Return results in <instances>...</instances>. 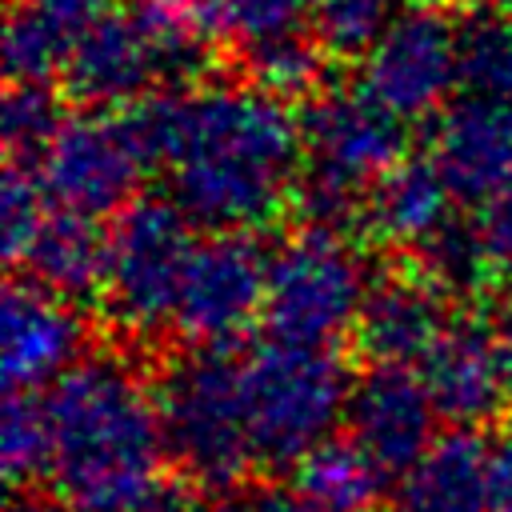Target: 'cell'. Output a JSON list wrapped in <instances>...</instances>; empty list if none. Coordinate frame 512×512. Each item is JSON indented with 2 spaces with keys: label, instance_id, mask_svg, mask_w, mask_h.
Instances as JSON below:
<instances>
[{
  "label": "cell",
  "instance_id": "obj_9",
  "mask_svg": "<svg viewBox=\"0 0 512 512\" xmlns=\"http://www.w3.org/2000/svg\"><path fill=\"white\" fill-rule=\"evenodd\" d=\"M456 84L460 40L456 24H448L440 12H396V20L360 56V92L404 124L440 116Z\"/></svg>",
  "mask_w": 512,
  "mask_h": 512
},
{
  "label": "cell",
  "instance_id": "obj_19",
  "mask_svg": "<svg viewBox=\"0 0 512 512\" xmlns=\"http://www.w3.org/2000/svg\"><path fill=\"white\" fill-rule=\"evenodd\" d=\"M452 200L456 196L432 160H404L368 192L360 224L380 244L424 248L452 220Z\"/></svg>",
  "mask_w": 512,
  "mask_h": 512
},
{
  "label": "cell",
  "instance_id": "obj_24",
  "mask_svg": "<svg viewBox=\"0 0 512 512\" xmlns=\"http://www.w3.org/2000/svg\"><path fill=\"white\" fill-rule=\"evenodd\" d=\"M52 456V432H48V408L32 392H8L4 416H0V464L4 476L20 488L36 476H48Z\"/></svg>",
  "mask_w": 512,
  "mask_h": 512
},
{
  "label": "cell",
  "instance_id": "obj_20",
  "mask_svg": "<svg viewBox=\"0 0 512 512\" xmlns=\"http://www.w3.org/2000/svg\"><path fill=\"white\" fill-rule=\"evenodd\" d=\"M24 268H28L32 284H40V288H48V292H56L64 300H80V296L104 292V280H108V236H104L100 220L52 208L48 224L40 228L36 244L24 256Z\"/></svg>",
  "mask_w": 512,
  "mask_h": 512
},
{
  "label": "cell",
  "instance_id": "obj_35",
  "mask_svg": "<svg viewBox=\"0 0 512 512\" xmlns=\"http://www.w3.org/2000/svg\"><path fill=\"white\" fill-rule=\"evenodd\" d=\"M412 8H424V12H436L440 4H452V0H408Z\"/></svg>",
  "mask_w": 512,
  "mask_h": 512
},
{
  "label": "cell",
  "instance_id": "obj_31",
  "mask_svg": "<svg viewBox=\"0 0 512 512\" xmlns=\"http://www.w3.org/2000/svg\"><path fill=\"white\" fill-rule=\"evenodd\" d=\"M476 232H480V244L488 252L492 276L496 280H512V180L480 204Z\"/></svg>",
  "mask_w": 512,
  "mask_h": 512
},
{
  "label": "cell",
  "instance_id": "obj_25",
  "mask_svg": "<svg viewBox=\"0 0 512 512\" xmlns=\"http://www.w3.org/2000/svg\"><path fill=\"white\" fill-rule=\"evenodd\" d=\"M420 272L428 280H436L448 296H468V292H480L484 284L496 280L476 224H460V220H448L420 248Z\"/></svg>",
  "mask_w": 512,
  "mask_h": 512
},
{
  "label": "cell",
  "instance_id": "obj_6",
  "mask_svg": "<svg viewBox=\"0 0 512 512\" xmlns=\"http://www.w3.org/2000/svg\"><path fill=\"white\" fill-rule=\"evenodd\" d=\"M368 288V268L344 232L304 228L268 256L264 320L276 340L332 348L356 332Z\"/></svg>",
  "mask_w": 512,
  "mask_h": 512
},
{
  "label": "cell",
  "instance_id": "obj_1",
  "mask_svg": "<svg viewBox=\"0 0 512 512\" xmlns=\"http://www.w3.org/2000/svg\"><path fill=\"white\" fill-rule=\"evenodd\" d=\"M172 204L216 232H252L280 216L304 172V132L284 100L256 84H200L132 108Z\"/></svg>",
  "mask_w": 512,
  "mask_h": 512
},
{
  "label": "cell",
  "instance_id": "obj_28",
  "mask_svg": "<svg viewBox=\"0 0 512 512\" xmlns=\"http://www.w3.org/2000/svg\"><path fill=\"white\" fill-rule=\"evenodd\" d=\"M392 4L396 0H308V12L316 24V40L328 52L364 56L376 36L396 20Z\"/></svg>",
  "mask_w": 512,
  "mask_h": 512
},
{
  "label": "cell",
  "instance_id": "obj_15",
  "mask_svg": "<svg viewBox=\"0 0 512 512\" xmlns=\"http://www.w3.org/2000/svg\"><path fill=\"white\" fill-rule=\"evenodd\" d=\"M428 160L456 200L484 204L512 180V108L464 92L436 116Z\"/></svg>",
  "mask_w": 512,
  "mask_h": 512
},
{
  "label": "cell",
  "instance_id": "obj_11",
  "mask_svg": "<svg viewBox=\"0 0 512 512\" xmlns=\"http://www.w3.org/2000/svg\"><path fill=\"white\" fill-rule=\"evenodd\" d=\"M172 52L140 12L104 20L64 64V84L92 112H128L156 84H172Z\"/></svg>",
  "mask_w": 512,
  "mask_h": 512
},
{
  "label": "cell",
  "instance_id": "obj_7",
  "mask_svg": "<svg viewBox=\"0 0 512 512\" xmlns=\"http://www.w3.org/2000/svg\"><path fill=\"white\" fill-rule=\"evenodd\" d=\"M192 220L172 200H136L108 232V316L132 336L176 328V304L196 252Z\"/></svg>",
  "mask_w": 512,
  "mask_h": 512
},
{
  "label": "cell",
  "instance_id": "obj_29",
  "mask_svg": "<svg viewBox=\"0 0 512 512\" xmlns=\"http://www.w3.org/2000/svg\"><path fill=\"white\" fill-rule=\"evenodd\" d=\"M308 0H224V36L240 40L244 52L276 36L300 32Z\"/></svg>",
  "mask_w": 512,
  "mask_h": 512
},
{
  "label": "cell",
  "instance_id": "obj_26",
  "mask_svg": "<svg viewBox=\"0 0 512 512\" xmlns=\"http://www.w3.org/2000/svg\"><path fill=\"white\" fill-rule=\"evenodd\" d=\"M64 120L68 116H64L60 100L44 84H12L4 96V116H0L8 160H16V164L40 160L48 152V144L56 140V132L64 128Z\"/></svg>",
  "mask_w": 512,
  "mask_h": 512
},
{
  "label": "cell",
  "instance_id": "obj_23",
  "mask_svg": "<svg viewBox=\"0 0 512 512\" xmlns=\"http://www.w3.org/2000/svg\"><path fill=\"white\" fill-rule=\"evenodd\" d=\"M324 44L316 40V32H288V36H276L268 44H256L248 48V72H252V84L264 88L268 96L276 100H296V96H312L324 80Z\"/></svg>",
  "mask_w": 512,
  "mask_h": 512
},
{
  "label": "cell",
  "instance_id": "obj_16",
  "mask_svg": "<svg viewBox=\"0 0 512 512\" xmlns=\"http://www.w3.org/2000/svg\"><path fill=\"white\" fill-rule=\"evenodd\" d=\"M420 380L436 404V416H444L452 428H476L492 420L504 404L508 376L496 352L492 328L456 320L444 340L432 348V356L420 364Z\"/></svg>",
  "mask_w": 512,
  "mask_h": 512
},
{
  "label": "cell",
  "instance_id": "obj_3",
  "mask_svg": "<svg viewBox=\"0 0 512 512\" xmlns=\"http://www.w3.org/2000/svg\"><path fill=\"white\" fill-rule=\"evenodd\" d=\"M300 132L304 172L296 200L308 228L344 232V224L364 220L368 192L404 164V120L384 112L360 88L320 92Z\"/></svg>",
  "mask_w": 512,
  "mask_h": 512
},
{
  "label": "cell",
  "instance_id": "obj_30",
  "mask_svg": "<svg viewBox=\"0 0 512 512\" xmlns=\"http://www.w3.org/2000/svg\"><path fill=\"white\" fill-rule=\"evenodd\" d=\"M136 12L148 24L200 44L224 36V0H136Z\"/></svg>",
  "mask_w": 512,
  "mask_h": 512
},
{
  "label": "cell",
  "instance_id": "obj_8",
  "mask_svg": "<svg viewBox=\"0 0 512 512\" xmlns=\"http://www.w3.org/2000/svg\"><path fill=\"white\" fill-rule=\"evenodd\" d=\"M148 168L152 152L132 108L68 116L48 152L36 160V176L48 200L92 220L132 208Z\"/></svg>",
  "mask_w": 512,
  "mask_h": 512
},
{
  "label": "cell",
  "instance_id": "obj_2",
  "mask_svg": "<svg viewBox=\"0 0 512 512\" xmlns=\"http://www.w3.org/2000/svg\"><path fill=\"white\" fill-rule=\"evenodd\" d=\"M52 492L72 512H164V420L156 388L124 356H84L44 396Z\"/></svg>",
  "mask_w": 512,
  "mask_h": 512
},
{
  "label": "cell",
  "instance_id": "obj_21",
  "mask_svg": "<svg viewBox=\"0 0 512 512\" xmlns=\"http://www.w3.org/2000/svg\"><path fill=\"white\" fill-rule=\"evenodd\" d=\"M388 472H380L352 440H328L296 464V492L316 512H376Z\"/></svg>",
  "mask_w": 512,
  "mask_h": 512
},
{
  "label": "cell",
  "instance_id": "obj_32",
  "mask_svg": "<svg viewBox=\"0 0 512 512\" xmlns=\"http://www.w3.org/2000/svg\"><path fill=\"white\" fill-rule=\"evenodd\" d=\"M164 512H316L296 488H276V484H264V488H248L224 504H184V500H172Z\"/></svg>",
  "mask_w": 512,
  "mask_h": 512
},
{
  "label": "cell",
  "instance_id": "obj_27",
  "mask_svg": "<svg viewBox=\"0 0 512 512\" xmlns=\"http://www.w3.org/2000/svg\"><path fill=\"white\" fill-rule=\"evenodd\" d=\"M48 216H52V208H48V192H44L40 176L28 164L8 160L4 184H0V244L12 264H24V256L36 244Z\"/></svg>",
  "mask_w": 512,
  "mask_h": 512
},
{
  "label": "cell",
  "instance_id": "obj_22",
  "mask_svg": "<svg viewBox=\"0 0 512 512\" xmlns=\"http://www.w3.org/2000/svg\"><path fill=\"white\" fill-rule=\"evenodd\" d=\"M456 40L464 92L512 108V12L484 4L456 24Z\"/></svg>",
  "mask_w": 512,
  "mask_h": 512
},
{
  "label": "cell",
  "instance_id": "obj_12",
  "mask_svg": "<svg viewBox=\"0 0 512 512\" xmlns=\"http://www.w3.org/2000/svg\"><path fill=\"white\" fill-rule=\"evenodd\" d=\"M84 320L72 300L24 280L8 284L0 304V376L8 392L56 384L80 364Z\"/></svg>",
  "mask_w": 512,
  "mask_h": 512
},
{
  "label": "cell",
  "instance_id": "obj_36",
  "mask_svg": "<svg viewBox=\"0 0 512 512\" xmlns=\"http://www.w3.org/2000/svg\"><path fill=\"white\" fill-rule=\"evenodd\" d=\"M492 4H496V8H508V12H512V0H492Z\"/></svg>",
  "mask_w": 512,
  "mask_h": 512
},
{
  "label": "cell",
  "instance_id": "obj_34",
  "mask_svg": "<svg viewBox=\"0 0 512 512\" xmlns=\"http://www.w3.org/2000/svg\"><path fill=\"white\" fill-rule=\"evenodd\" d=\"M492 336H496V352H500V364H504V376H508V388H512V300H504V308L496 312Z\"/></svg>",
  "mask_w": 512,
  "mask_h": 512
},
{
  "label": "cell",
  "instance_id": "obj_13",
  "mask_svg": "<svg viewBox=\"0 0 512 512\" xmlns=\"http://www.w3.org/2000/svg\"><path fill=\"white\" fill-rule=\"evenodd\" d=\"M344 420L348 440L388 476L408 472L436 440V404L412 368H368Z\"/></svg>",
  "mask_w": 512,
  "mask_h": 512
},
{
  "label": "cell",
  "instance_id": "obj_33",
  "mask_svg": "<svg viewBox=\"0 0 512 512\" xmlns=\"http://www.w3.org/2000/svg\"><path fill=\"white\" fill-rule=\"evenodd\" d=\"M488 500H492V512H512V432L492 444V456H488Z\"/></svg>",
  "mask_w": 512,
  "mask_h": 512
},
{
  "label": "cell",
  "instance_id": "obj_10",
  "mask_svg": "<svg viewBox=\"0 0 512 512\" xmlns=\"http://www.w3.org/2000/svg\"><path fill=\"white\" fill-rule=\"evenodd\" d=\"M268 292V260L248 232H216L196 244L184 292L176 304V332L196 348H224L260 312Z\"/></svg>",
  "mask_w": 512,
  "mask_h": 512
},
{
  "label": "cell",
  "instance_id": "obj_18",
  "mask_svg": "<svg viewBox=\"0 0 512 512\" xmlns=\"http://www.w3.org/2000/svg\"><path fill=\"white\" fill-rule=\"evenodd\" d=\"M488 456L492 448L468 428L436 436L432 448L400 472L392 512H492Z\"/></svg>",
  "mask_w": 512,
  "mask_h": 512
},
{
  "label": "cell",
  "instance_id": "obj_5",
  "mask_svg": "<svg viewBox=\"0 0 512 512\" xmlns=\"http://www.w3.org/2000/svg\"><path fill=\"white\" fill-rule=\"evenodd\" d=\"M160 420L168 456L204 488H232L256 464L240 360L224 348H192L176 356L160 384Z\"/></svg>",
  "mask_w": 512,
  "mask_h": 512
},
{
  "label": "cell",
  "instance_id": "obj_4",
  "mask_svg": "<svg viewBox=\"0 0 512 512\" xmlns=\"http://www.w3.org/2000/svg\"><path fill=\"white\" fill-rule=\"evenodd\" d=\"M256 464H300L348 416L352 380L332 348L264 340L240 356Z\"/></svg>",
  "mask_w": 512,
  "mask_h": 512
},
{
  "label": "cell",
  "instance_id": "obj_14",
  "mask_svg": "<svg viewBox=\"0 0 512 512\" xmlns=\"http://www.w3.org/2000/svg\"><path fill=\"white\" fill-rule=\"evenodd\" d=\"M448 320V292L416 272H388L376 276L356 324V344L372 360V368H412L432 356L444 340Z\"/></svg>",
  "mask_w": 512,
  "mask_h": 512
},
{
  "label": "cell",
  "instance_id": "obj_17",
  "mask_svg": "<svg viewBox=\"0 0 512 512\" xmlns=\"http://www.w3.org/2000/svg\"><path fill=\"white\" fill-rule=\"evenodd\" d=\"M116 16V0H12L4 20V64L12 84H44L72 52Z\"/></svg>",
  "mask_w": 512,
  "mask_h": 512
}]
</instances>
